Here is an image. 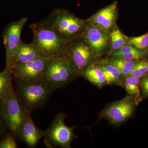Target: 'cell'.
Returning <instances> with one entry per match:
<instances>
[{"label":"cell","instance_id":"obj_11","mask_svg":"<svg viewBox=\"0 0 148 148\" xmlns=\"http://www.w3.org/2000/svg\"><path fill=\"white\" fill-rule=\"evenodd\" d=\"M107 32L102 31L92 23L86 25L81 36L90 47L95 55L101 54L108 45Z\"/></svg>","mask_w":148,"mask_h":148},{"label":"cell","instance_id":"obj_9","mask_svg":"<svg viewBox=\"0 0 148 148\" xmlns=\"http://www.w3.org/2000/svg\"><path fill=\"white\" fill-rule=\"evenodd\" d=\"M23 17L17 21H12L7 26L3 32V43L6 52V66L5 69L11 73L14 56L20 43L23 27L27 21Z\"/></svg>","mask_w":148,"mask_h":148},{"label":"cell","instance_id":"obj_3","mask_svg":"<svg viewBox=\"0 0 148 148\" xmlns=\"http://www.w3.org/2000/svg\"><path fill=\"white\" fill-rule=\"evenodd\" d=\"M44 20L67 40L81 36L86 26L84 21L61 9H54Z\"/></svg>","mask_w":148,"mask_h":148},{"label":"cell","instance_id":"obj_18","mask_svg":"<svg viewBox=\"0 0 148 148\" xmlns=\"http://www.w3.org/2000/svg\"><path fill=\"white\" fill-rule=\"evenodd\" d=\"M140 78L129 75L125 77L124 85L127 94L133 98L138 99L140 97Z\"/></svg>","mask_w":148,"mask_h":148},{"label":"cell","instance_id":"obj_12","mask_svg":"<svg viewBox=\"0 0 148 148\" xmlns=\"http://www.w3.org/2000/svg\"><path fill=\"white\" fill-rule=\"evenodd\" d=\"M14 135L29 147H34L44 137V131L35 125L29 116Z\"/></svg>","mask_w":148,"mask_h":148},{"label":"cell","instance_id":"obj_1","mask_svg":"<svg viewBox=\"0 0 148 148\" xmlns=\"http://www.w3.org/2000/svg\"><path fill=\"white\" fill-rule=\"evenodd\" d=\"M33 33L32 43L41 56L51 58L64 57L67 40L60 36L44 19L30 25Z\"/></svg>","mask_w":148,"mask_h":148},{"label":"cell","instance_id":"obj_28","mask_svg":"<svg viewBox=\"0 0 148 148\" xmlns=\"http://www.w3.org/2000/svg\"><path fill=\"white\" fill-rule=\"evenodd\" d=\"M2 103V101L1 100H0V106H1V104Z\"/></svg>","mask_w":148,"mask_h":148},{"label":"cell","instance_id":"obj_21","mask_svg":"<svg viewBox=\"0 0 148 148\" xmlns=\"http://www.w3.org/2000/svg\"><path fill=\"white\" fill-rule=\"evenodd\" d=\"M127 44L139 50H142L147 48L148 47V33L140 36L130 38Z\"/></svg>","mask_w":148,"mask_h":148},{"label":"cell","instance_id":"obj_10","mask_svg":"<svg viewBox=\"0 0 148 148\" xmlns=\"http://www.w3.org/2000/svg\"><path fill=\"white\" fill-rule=\"evenodd\" d=\"M135 100L130 96L116 101L110 105L104 111L103 116L114 124H119L132 115L135 108Z\"/></svg>","mask_w":148,"mask_h":148},{"label":"cell","instance_id":"obj_6","mask_svg":"<svg viewBox=\"0 0 148 148\" xmlns=\"http://www.w3.org/2000/svg\"><path fill=\"white\" fill-rule=\"evenodd\" d=\"M50 58L39 56L26 64L13 66L11 75L17 84L45 80L48 63Z\"/></svg>","mask_w":148,"mask_h":148},{"label":"cell","instance_id":"obj_27","mask_svg":"<svg viewBox=\"0 0 148 148\" xmlns=\"http://www.w3.org/2000/svg\"><path fill=\"white\" fill-rule=\"evenodd\" d=\"M1 121H0V132H1Z\"/></svg>","mask_w":148,"mask_h":148},{"label":"cell","instance_id":"obj_5","mask_svg":"<svg viewBox=\"0 0 148 148\" xmlns=\"http://www.w3.org/2000/svg\"><path fill=\"white\" fill-rule=\"evenodd\" d=\"M1 114L14 135L30 116L18 101L12 84L2 100Z\"/></svg>","mask_w":148,"mask_h":148},{"label":"cell","instance_id":"obj_7","mask_svg":"<svg viewBox=\"0 0 148 148\" xmlns=\"http://www.w3.org/2000/svg\"><path fill=\"white\" fill-rule=\"evenodd\" d=\"M76 75L65 57H54L50 58L48 63L45 80L55 90L68 84Z\"/></svg>","mask_w":148,"mask_h":148},{"label":"cell","instance_id":"obj_2","mask_svg":"<svg viewBox=\"0 0 148 148\" xmlns=\"http://www.w3.org/2000/svg\"><path fill=\"white\" fill-rule=\"evenodd\" d=\"M46 80L18 84L15 93L18 101L29 113L42 108L53 90Z\"/></svg>","mask_w":148,"mask_h":148},{"label":"cell","instance_id":"obj_4","mask_svg":"<svg viewBox=\"0 0 148 148\" xmlns=\"http://www.w3.org/2000/svg\"><path fill=\"white\" fill-rule=\"evenodd\" d=\"M94 54L91 48L81 36L68 40L66 43L64 57L77 75L82 74L90 66Z\"/></svg>","mask_w":148,"mask_h":148},{"label":"cell","instance_id":"obj_25","mask_svg":"<svg viewBox=\"0 0 148 148\" xmlns=\"http://www.w3.org/2000/svg\"><path fill=\"white\" fill-rule=\"evenodd\" d=\"M106 62L115 66L118 69L122 76L125 77L130 75L131 72L129 70H127L126 68H125L123 66H121L120 64H116V63L108 62L107 61H106Z\"/></svg>","mask_w":148,"mask_h":148},{"label":"cell","instance_id":"obj_26","mask_svg":"<svg viewBox=\"0 0 148 148\" xmlns=\"http://www.w3.org/2000/svg\"><path fill=\"white\" fill-rule=\"evenodd\" d=\"M140 86L143 90V94L148 96V77L143 79L140 83Z\"/></svg>","mask_w":148,"mask_h":148},{"label":"cell","instance_id":"obj_22","mask_svg":"<svg viewBox=\"0 0 148 148\" xmlns=\"http://www.w3.org/2000/svg\"><path fill=\"white\" fill-rule=\"evenodd\" d=\"M148 72V61H138L135 65L134 69L131 72L130 75L140 78Z\"/></svg>","mask_w":148,"mask_h":148},{"label":"cell","instance_id":"obj_17","mask_svg":"<svg viewBox=\"0 0 148 148\" xmlns=\"http://www.w3.org/2000/svg\"><path fill=\"white\" fill-rule=\"evenodd\" d=\"M99 67L104 73L107 84H120L122 76L115 66L105 62Z\"/></svg>","mask_w":148,"mask_h":148},{"label":"cell","instance_id":"obj_13","mask_svg":"<svg viewBox=\"0 0 148 148\" xmlns=\"http://www.w3.org/2000/svg\"><path fill=\"white\" fill-rule=\"evenodd\" d=\"M116 9L117 3L115 2L98 11L90 19V23L102 31L108 32L114 24Z\"/></svg>","mask_w":148,"mask_h":148},{"label":"cell","instance_id":"obj_24","mask_svg":"<svg viewBox=\"0 0 148 148\" xmlns=\"http://www.w3.org/2000/svg\"><path fill=\"white\" fill-rule=\"evenodd\" d=\"M18 146L13 137L8 135L0 142V148H16Z\"/></svg>","mask_w":148,"mask_h":148},{"label":"cell","instance_id":"obj_15","mask_svg":"<svg viewBox=\"0 0 148 148\" xmlns=\"http://www.w3.org/2000/svg\"><path fill=\"white\" fill-rule=\"evenodd\" d=\"M82 75L88 80L99 87L107 84L104 73L99 66H89L85 69Z\"/></svg>","mask_w":148,"mask_h":148},{"label":"cell","instance_id":"obj_23","mask_svg":"<svg viewBox=\"0 0 148 148\" xmlns=\"http://www.w3.org/2000/svg\"><path fill=\"white\" fill-rule=\"evenodd\" d=\"M137 60H131L123 58H115L114 59L108 60L106 61L120 64L131 72L134 69L136 63L138 62Z\"/></svg>","mask_w":148,"mask_h":148},{"label":"cell","instance_id":"obj_14","mask_svg":"<svg viewBox=\"0 0 148 148\" xmlns=\"http://www.w3.org/2000/svg\"><path fill=\"white\" fill-rule=\"evenodd\" d=\"M39 56L38 49L33 43L27 44L21 40L14 53L12 69L16 64H26Z\"/></svg>","mask_w":148,"mask_h":148},{"label":"cell","instance_id":"obj_16","mask_svg":"<svg viewBox=\"0 0 148 148\" xmlns=\"http://www.w3.org/2000/svg\"><path fill=\"white\" fill-rule=\"evenodd\" d=\"M145 53L139 50L130 45H125L113 53L115 58H125L131 60H139L143 58Z\"/></svg>","mask_w":148,"mask_h":148},{"label":"cell","instance_id":"obj_8","mask_svg":"<svg viewBox=\"0 0 148 148\" xmlns=\"http://www.w3.org/2000/svg\"><path fill=\"white\" fill-rule=\"evenodd\" d=\"M65 116L59 113L49 128L44 131L45 144L49 148L70 147L75 138L73 130L64 123Z\"/></svg>","mask_w":148,"mask_h":148},{"label":"cell","instance_id":"obj_19","mask_svg":"<svg viewBox=\"0 0 148 148\" xmlns=\"http://www.w3.org/2000/svg\"><path fill=\"white\" fill-rule=\"evenodd\" d=\"M111 47L113 50H118L127 44L129 38L123 34L119 29L115 27L110 34Z\"/></svg>","mask_w":148,"mask_h":148},{"label":"cell","instance_id":"obj_20","mask_svg":"<svg viewBox=\"0 0 148 148\" xmlns=\"http://www.w3.org/2000/svg\"><path fill=\"white\" fill-rule=\"evenodd\" d=\"M11 73L4 69L0 73V100H2L8 92L11 86Z\"/></svg>","mask_w":148,"mask_h":148}]
</instances>
